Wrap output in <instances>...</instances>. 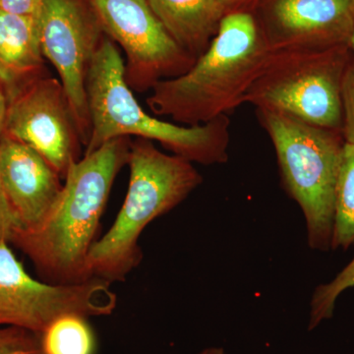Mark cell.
Returning <instances> with one entry per match:
<instances>
[{
    "instance_id": "1",
    "label": "cell",
    "mask_w": 354,
    "mask_h": 354,
    "mask_svg": "<svg viewBox=\"0 0 354 354\" xmlns=\"http://www.w3.org/2000/svg\"><path fill=\"white\" fill-rule=\"evenodd\" d=\"M130 139L106 142L69 167L55 206L41 225L14 228L11 243L31 259L46 283L75 285L91 279L88 256L114 179L129 157Z\"/></svg>"
},
{
    "instance_id": "2",
    "label": "cell",
    "mask_w": 354,
    "mask_h": 354,
    "mask_svg": "<svg viewBox=\"0 0 354 354\" xmlns=\"http://www.w3.org/2000/svg\"><path fill=\"white\" fill-rule=\"evenodd\" d=\"M272 50L252 14L223 16L209 48L187 71L153 86L147 99L156 116L196 127L228 115L246 95Z\"/></svg>"
},
{
    "instance_id": "3",
    "label": "cell",
    "mask_w": 354,
    "mask_h": 354,
    "mask_svg": "<svg viewBox=\"0 0 354 354\" xmlns=\"http://www.w3.org/2000/svg\"><path fill=\"white\" fill-rule=\"evenodd\" d=\"M87 99L91 131L85 155L111 140L135 136L158 142L193 164L223 165L230 158V116L185 127L151 115L128 86L120 51L106 36L88 70Z\"/></svg>"
},
{
    "instance_id": "4",
    "label": "cell",
    "mask_w": 354,
    "mask_h": 354,
    "mask_svg": "<svg viewBox=\"0 0 354 354\" xmlns=\"http://www.w3.org/2000/svg\"><path fill=\"white\" fill-rule=\"evenodd\" d=\"M127 165L129 186L122 207L88 256V276L111 285L127 281L141 264L139 239L147 225L176 208L203 183L193 162L162 152L149 140L131 142Z\"/></svg>"
},
{
    "instance_id": "5",
    "label": "cell",
    "mask_w": 354,
    "mask_h": 354,
    "mask_svg": "<svg viewBox=\"0 0 354 354\" xmlns=\"http://www.w3.org/2000/svg\"><path fill=\"white\" fill-rule=\"evenodd\" d=\"M257 115L274 146L283 187L304 214L307 244L319 252L332 251L342 133L276 111Z\"/></svg>"
},
{
    "instance_id": "6",
    "label": "cell",
    "mask_w": 354,
    "mask_h": 354,
    "mask_svg": "<svg viewBox=\"0 0 354 354\" xmlns=\"http://www.w3.org/2000/svg\"><path fill=\"white\" fill-rule=\"evenodd\" d=\"M353 55L349 46L272 51L245 104L342 133V82Z\"/></svg>"
},
{
    "instance_id": "7",
    "label": "cell",
    "mask_w": 354,
    "mask_h": 354,
    "mask_svg": "<svg viewBox=\"0 0 354 354\" xmlns=\"http://www.w3.org/2000/svg\"><path fill=\"white\" fill-rule=\"evenodd\" d=\"M118 297L111 283L91 279L75 285H53L32 278L8 243L0 244V326L41 334L59 317L109 316Z\"/></svg>"
},
{
    "instance_id": "8",
    "label": "cell",
    "mask_w": 354,
    "mask_h": 354,
    "mask_svg": "<svg viewBox=\"0 0 354 354\" xmlns=\"http://www.w3.org/2000/svg\"><path fill=\"white\" fill-rule=\"evenodd\" d=\"M104 35L127 55L125 79L137 92L183 74L196 58L169 36L147 0H87Z\"/></svg>"
},
{
    "instance_id": "9",
    "label": "cell",
    "mask_w": 354,
    "mask_h": 354,
    "mask_svg": "<svg viewBox=\"0 0 354 354\" xmlns=\"http://www.w3.org/2000/svg\"><path fill=\"white\" fill-rule=\"evenodd\" d=\"M39 27L41 53L57 69L86 147L88 73L106 35L87 0H44Z\"/></svg>"
},
{
    "instance_id": "10",
    "label": "cell",
    "mask_w": 354,
    "mask_h": 354,
    "mask_svg": "<svg viewBox=\"0 0 354 354\" xmlns=\"http://www.w3.org/2000/svg\"><path fill=\"white\" fill-rule=\"evenodd\" d=\"M3 135L36 151L62 179L84 146L62 83L46 76L9 102Z\"/></svg>"
},
{
    "instance_id": "11",
    "label": "cell",
    "mask_w": 354,
    "mask_h": 354,
    "mask_svg": "<svg viewBox=\"0 0 354 354\" xmlns=\"http://www.w3.org/2000/svg\"><path fill=\"white\" fill-rule=\"evenodd\" d=\"M265 21L261 30L272 51L349 46L354 0H271Z\"/></svg>"
},
{
    "instance_id": "12",
    "label": "cell",
    "mask_w": 354,
    "mask_h": 354,
    "mask_svg": "<svg viewBox=\"0 0 354 354\" xmlns=\"http://www.w3.org/2000/svg\"><path fill=\"white\" fill-rule=\"evenodd\" d=\"M0 178L21 228L41 225L64 187L39 153L6 135L0 137Z\"/></svg>"
},
{
    "instance_id": "13",
    "label": "cell",
    "mask_w": 354,
    "mask_h": 354,
    "mask_svg": "<svg viewBox=\"0 0 354 354\" xmlns=\"http://www.w3.org/2000/svg\"><path fill=\"white\" fill-rule=\"evenodd\" d=\"M39 17L0 10V84L8 102L44 77Z\"/></svg>"
},
{
    "instance_id": "14",
    "label": "cell",
    "mask_w": 354,
    "mask_h": 354,
    "mask_svg": "<svg viewBox=\"0 0 354 354\" xmlns=\"http://www.w3.org/2000/svg\"><path fill=\"white\" fill-rule=\"evenodd\" d=\"M176 44L198 58L209 48L225 15L218 0H147Z\"/></svg>"
},
{
    "instance_id": "15",
    "label": "cell",
    "mask_w": 354,
    "mask_h": 354,
    "mask_svg": "<svg viewBox=\"0 0 354 354\" xmlns=\"http://www.w3.org/2000/svg\"><path fill=\"white\" fill-rule=\"evenodd\" d=\"M354 246V145L344 143L335 186L332 251Z\"/></svg>"
},
{
    "instance_id": "16",
    "label": "cell",
    "mask_w": 354,
    "mask_h": 354,
    "mask_svg": "<svg viewBox=\"0 0 354 354\" xmlns=\"http://www.w3.org/2000/svg\"><path fill=\"white\" fill-rule=\"evenodd\" d=\"M87 317L68 314L59 317L41 334L46 354H94V332Z\"/></svg>"
},
{
    "instance_id": "17",
    "label": "cell",
    "mask_w": 354,
    "mask_h": 354,
    "mask_svg": "<svg viewBox=\"0 0 354 354\" xmlns=\"http://www.w3.org/2000/svg\"><path fill=\"white\" fill-rule=\"evenodd\" d=\"M354 288V257L329 283L315 288L310 301L308 330H315L333 318L337 299L349 288Z\"/></svg>"
},
{
    "instance_id": "18",
    "label": "cell",
    "mask_w": 354,
    "mask_h": 354,
    "mask_svg": "<svg viewBox=\"0 0 354 354\" xmlns=\"http://www.w3.org/2000/svg\"><path fill=\"white\" fill-rule=\"evenodd\" d=\"M0 354H46L41 334L18 327L0 328Z\"/></svg>"
},
{
    "instance_id": "19",
    "label": "cell",
    "mask_w": 354,
    "mask_h": 354,
    "mask_svg": "<svg viewBox=\"0 0 354 354\" xmlns=\"http://www.w3.org/2000/svg\"><path fill=\"white\" fill-rule=\"evenodd\" d=\"M342 136L346 143L354 145V55L346 67L342 82Z\"/></svg>"
},
{
    "instance_id": "20",
    "label": "cell",
    "mask_w": 354,
    "mask_h": 354,
    "mask_svg": "<svg viewBox=\"0 0 354 354\" xmlns=\"http://www.w3.org/2000/svg\"><path fill=\"white\" fill-rule=\"evenodd\" d=\"M18 227L17 218L14 215L10 203L4 191L0 178V244L9 243L14 228Z\"/></svg>"
},
{
    "instance_id": "21",
    "label": "cell",
    "mask_w": 354,
    "mask_h": 354,
    "mask_svg": "<svg viewBox=\"0 0 354 354\" xmlns=\"http://www.w3.org/2000/svg\"><path fill=\"white\" fill-rule=\"evenodd\" d=\"M43 3L44 0H0V10L39 17Z\"/></svg>"
},
{
    "instance_id": "22",
    "label": "cell",
    "mask_w": 354,
    "mask_h": 354,
    "mask_svg": "<svg viewBox=\"0 0 354 354\" xmlns=\"http://www.w3.org/2000/svg\"><path fill=\"white\" fill-rule=\"evenodd\" d=\"M8 99L3 87L0 84V137L3 135L4 125H6L7 109H8Z\"/></svg>"
},
{
    "instance_id": "23",
    "label": "cell",
    "mask_w": 354,
    "mask_h": 354,
    "mask_svg": "<svg viewBox=\"0 0 354 354\" xmlns=\"http://www.w3.org/2000/svg\"><path fill=\"white\" fill-rule=\"evenodd\" d=\"M245 1H247V0H218L221 6L225 9V13L239 11V6Z\"/></svg>"
},
{
    "instance_id": "24",
    "label": "cell",
    "mask_w": 354,
    "mask_h": 354,
    "mask_svg": "<svg viewBox=\"0 0 354 354\" xmlns=\"http://www.w3.org/2000/svg\"><path fill=\"white\" fill-rule=\"evenodd\" d=\"M199 354H227L225 349L223 348H216V346H212V348L203 349Z\"/></svg>"
},
{
    "instance_id": "25",
    "label": "cell",
    "mask_w": 354,
    "mask_h": 354,
    "mask_svg": "<svg viewBox=\"0 0 354 354\" xmlns=\"http://www.w3.org/2000/svg\"><path fill=\"white\" fill-rule=\"evenodd\" d=\"M349 48H351V51L354 55V29L353 32V35H351V41H349Z\"/></svg>"
}]
</instances>
